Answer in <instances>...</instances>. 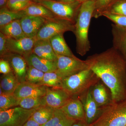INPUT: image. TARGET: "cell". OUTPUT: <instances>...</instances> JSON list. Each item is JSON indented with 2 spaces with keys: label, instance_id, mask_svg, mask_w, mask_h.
Here are the masks:
<instances>
[{
  "label": "cell",
  "instance_id": "6da1fadb",
  "mask_svg": "<svg viewBox=\"0 0 126 126\" xmlns=\"http://www.w3.org/2000/svg\"><path fill=\"white\" fill-rule=\"evenodd\" d=\"M89 66L110 90L113 102L126 100V62L113 47L89 56Z\"/></svg>",
  "mask_w": 126,
  "mask_h": 126
},
{
  "label": "cell",
  "instance_id": "7a4b0ae2",
  "mask_svg": "<svg viewBox=\"0 0 126 126\" xmlns=\"http://www.w3.org/2000/svg\"><path fill=\"white\" fill-rule=\"evenodd\" d=\"M94 1H84L81 3L74 24L73 33L76 38L77 53L84 56L90 50L91 46L88 38L90 21L94 8Z\"/></svg>",
  "mask_w": 126,
  "mask_h": 126
},
{
  "label": "cell",
  "instance_id": "3957f363",
  "mask_svg": "<svg viewBox=\"0 0 126 126\" xmlns=\"http://www.w3.org/2000/svg\"><path fill=\"white\" fill-rule=\"evenodd\" d=\"M90 68L62 79L61 88L72 97H78L100 81Z\"/></svg>",
  "mask_w": 126,
  "mask_h": 126
},
{
  "label": "cell",
  "instance_id": "277c9868",
  "mask_svg": "<svg viewBox=\"0 0 126 126\" xmlns=\"http://www.w3.org/2000/svg\"><path fill=\"white\" fill-rule=\"evenodd\" d=\"M126 100L101 108L97 119L90 126H126Z\"/></svg>",
  "mask_w": 126,
  "mask_h": 126
},
{
  "label": "cell",
  "instance_id": "5b68a950",
  "mask_svg": "<svg viewBox=\"0 0 126 126\" xmlns=\"http://www.w3.org/2000/svg\"><path fill=\"white\" fill-rule=\"evenodd\" d=\"M45 6L57 18L74 25L82 2L67 3L53 0H36L33 1Z\"/></svg>",
  "mask_w": 126,
  "mask_h": 126
},
{
  "label": "cell",
  "instance_id": "8992f818",
  "mask_svg": "<svg viewBox=\"0 0 126 126\" xmlns=\"http://www.w3.org/2000/svg\"><path fill=\"white\" fill-rule=\"evenodd\" d=\"M57 56V69L55 72L62 79L89 68L86 60H81L76 56Z\"/></svg>",
  "mask_w": 126,
  "mask_h": 126
},
{
  "label": "cell",
  "instance_id": "52a82bcc",
  "mask_svg": "<svg viewBox=\"0 0 126 126\" xmlns=\"http://www.w3.org/2000/svg\"><path fill=\"white\" fill-rule=\"evenodd\" d=\"M74 25L59 18L47 20L35 37V40L49 39L53 36L64 34L65 32H73Z\"/></svg>",
  "mask_w": 126,
  "mask_h": 126
},
{
  "label": "cell",
  "instance_id": "ba28073f",
  "mask_svg": "<svg viewBox=\"0 0 126 126\" xmlns=\"http://www.w3.org/2000/svg\"><path fill=\"white\" fill-rule=\"evenodd\" d=\"M35 110L25 109L18 106L0 111V126H23Z\"/></svg>",
  "mask_w": 126,
  "mask_h": 126
},
{
  "label": "cell",
  "instance_id": "9c48e42d",
  "mask_svg": "<svg viewBox=\"0 0 126 126\" xmlns=\"http://www.w3.org/2000/svg\"><path fill=\"white\" fill-rule=\"evenodd\" d=\"M34 38L25 37L19 39L7 38L6 47L9 53L17 54L23 57L32 53Z\"/></svg>",
  "mask_w": 126,
  "mask_h": 126
},
{
  "label": "cell",
  "instance_id": "30bf717a",
  "mask_svg": "<svg viewBox=\"0 0 126 126\" xmlns=\"http://www.w3.org/2000/svg\"><path fill=\"white\" fill-rule=\"evenodd\" d=\"M72 98L62 88L48 87L44 96L46 105L54 109L61 108Z\"/></svg>",
  "mask_w": 126,
  "mask_h": 126
},
{
  "label": "cell",
  "instance_id": "8fae6325",
  "mask_svg": "<svg viewBox=\"0 0 126 126\" xmlns=\"http://www.w3.org/2000/svg\"><path fill=\"white\" fill-rule=\"evenodd\" d=\"M91 88L78 97L83 104L85 121L89 125L97 119L101 110V108L98 106L93 98L91 93Z\"/></svg>",
  "mask_w": 126,
  "mask_h": 126
},
{
  "label": "cell",
  "instance_id": "7c38bea8",
  "mask_svg": "<svg viewBox=\"0 0 126 126\" xmlns=\"http://www.w3.org/2000/svg\"><path fill=\"white\" fill-rule=\"evenodd\" d=\"M2 59L9 61L12 70L19 83L25 82L27 65L23 56L17 54L10 53Z\"/></svg>",
  "mask_w": 126,
  "mask_h": 126
},
{
  "label": "cell",
  "instance_id": "4fadbf2b",
  "mask_svg": "<svg viewBox=\"0 0 126 126\" xmlns=\"http://www.w3.org/2000/svg\"><path fill=\"white\" fill-rule=\"evenodd\" d=\"M46 89V86L33 84L25 81L19 84L13 94L20 99L28 97H43L45 96Z\"/></svg>",
  "mask_w": 126,
  "mask_h": 126
},
{
  "label": "cell",
  "instance_id": "5bb4252c",
  "mask_svg": "<svg viewBox=\"0 0 126 126\" xmlns=\"http://www.w3.org/2000/svg\"><path fill=\"white\" fill-rule=\"evenodd\" d=\"M47 20L38 16L25 15L20 20L22 29L26 36L35 38Z\"/></svg>",
  "mask_w": 126,
  "mask_h": 126
},
{
  "label": "cell",
  "instance_id": "9a60e30c",
  "mask_svg": "<svg viewBox=\"0 0 126 126\" xmlns=\"http://www.w3.org/2000/svg\"><path fill=\"white\" fill-rule=\"evenodd\" d=\"M60 109L65 115L71 119L75 121H85L83 104L78 97L72 98Z\"/></svg>",
  "mask_w": 126,
  "mask_h": 126
},
{
  "label": "cell",
  "instance_id": "2e32d148",
  "mask_svg": "<svg viewBox=\"0 0 126 126\" xmlns=\"http://www.w3.org/2000/svg\"><path fill=\"white\" fill-rule=\"evenodd\" d=\"M24 57L27 66L33 67L44 73L55 72L57 69L56 61H50L40 58L32 53Z\"/></svg>",
  "mask_w": 126,
  "mask_h": 126
},
{
  "label": "cell",
  "instance_id": "e0dca14e",
  "mask_svg": "<svg viewBox=\"0 0 126 126\" xmlns=\"http://www.w3.org/2000/svg\"><path fill=\"white\" fill-rule=\"evenodd\" d=\"M112 47L121 55L126 62V27L112 24Z\"/></svg>",
  "mask_w": 126,
  "mask_h": 126
},
{
  "label": "cell",
  "instance_id": "ac0fdd59",
  "mask_svg": "<svg viewBox=\"0 0 126 126\" xmlns=\"http://www.w3.org/2000/svg\"><path fill=\"white\" fill-rule=\"evenodd\" d=\"M32 53L50 61H56L57 60V55L53 49L49 39L35 41Z\"/></svg>",
  "mask_w": 126,
  "mask_h": 126
},
{
  "label": "cell",
  "instance_id": "d6986e66",
  "mask_svg": "<svg viewBox=\"0 0 126 126\" xmlns=\"http://www.w3.org/2000/svg\"><path fill=\"white\" fill-rule=\"evenodd\" d=\"M91 93L99 108L106 107L112 102L111 95L109 94L105 86L99 81L91 88Z\"/></svg>",
  "mask_w": 126,
  "mask_h": 126
},
{
  "label": "cell",
  "instance_id": "ffe728a7",
  "mask_svg": "<svg viewBox=\"0 0 126 126\" xmlns=\"http://www.w3.org/2000/svg\"><path fill=\"white\" fill-rule=\"evenodd\" d=\"M23 11L26 15L38 16L47 20L58 18L45 6L35 2H33Z\"/></svg>",
  "mask_w": 126,
  "mask_h": 126
},
{
  "label": "cell",
  "instance_id": "44dd1931",
  "mask_svg": "<svg viewBox=\"0 0 126 126\" xmlns=\"http://www.w3.org/2000/svg\"><path fill=\"white\" fill-rule=\"evenodd\" d=\"M0 30L8 38L19 39L27 37L22 29L20 19L14 21L0 27Z\"/></svg>",
  "mask_w": 126,
  "mask_h": 126
},
{
  "label": "cell",
  "instance_id": "7402d4cb",
  "mask_svg": "<svg viewBox=\"0 0 126 126\" xmlns=\"http://www.w3.org/2000/svg\"><path fill=\"white\" fill-rule=\"evenodd\" d=\"M19 84L18 79L12 71L7 74H3L0 78V94H13Z\"/></svg>",
  "mask_w": 126,
  "mask_h": 126
},
{
  "label": "cell",
  "instance_id": "603a6c76",
  "mask_svg": "<svg viewBox=\"0 0 126 126\" xmlns=\"http://www.w3.org/2000/svg\"><path fill=\"white\" fill-rule=\"evenodd\" d=\"M52 48L56 55L73 56V54L65 42L63 34L56 35L49 39Z\"/></svg>",
  "mask_w": 126,
  "mask_h": 126
},
{
  "label": "cell",
  "instance_id": "cb8c5ba5",
  "mask_svg": "<svg viewBox=\"0 0 126 126\" xmlns=\"http://www.w3.org/2000/svg\"><path fill=\"white\" fill-rule=\"evenodd\" d=\"M76 121L68 117L61 109H57L50 120L41 126H72Z\"/></svg>",
  "mask_w": 126,
  "mask_h": 126
},
{
  "label": "cell",
  "instance_id": "d4e9b609",
  "mask_svg": "<svg viewBox=\"0 0 126 126\" xmlns=\"http://www.w3.org/2000/svg\"><path fill=\"white\" fill-rule=\"evenodd\" d=\"M55 110L47 105L42 106L36 109L31 118L42 126L52 118Z\"/></svg>",
  "mask_w": 126,
  "mask_h": 126
},
{
  "label": "cell",
  "instance_id": "484cf974",
  "mask_svg": "<svg viewBox=\"0 0 126 126\" xmlns=\"http://www.w3.org/2000/svg\"><path fill=\"white\" fill-rule=\"evenodd\" d=\"M25 15L23 11H12L6 7L1 9L0 10V27L14 21L20 19Z\"/></svg>",
  "mask_w": 126,
  "mask_h": 126
},
{
  "label": "cell",
  "instance_id": "4316f807",
  "mask_svg": "<svg viewBox=\"0 0 126 126\" xmlns=\"http://www.w3.org/2000/svg\"><path fill=\"white\" fill-rule=\"evenodd\" d=\"M46 105L44 96L31 97L21 99L19 107L25 109H35Z\"/></svg>",
  "mask_w": 126,
  "mask_h": 126
},
{
  "label": "cell",
  "instance_id": "83f0119b",
  "mask_svg": "<svg viewBox=\"0 0 126 126\" xmlns=\"http://www.w3.org/2000/svg\"><path fill=\"white\" fill-rule=\"evenodd\" d=\"M20 99L14 94H0V111H3L19 106Z\"/></svg>",
  "mask_w": 126,
  "mask_h": 126
},
{
  "label": "cell",
  "instance_id": "f1b7e54d",
  "mask_svg": "<svg viewBox=\"0 0 126 126\" xmlns=\"http://www.w3.org/2000/svg\"><path fill=\"white\" fill-rule=\"evenodd\" d=\"M62 78L55 72L45 73L39 85L50 87L61 88Z\"/></svg>",
  "mask_w": 126,
  "mask_h": 126
},
{
  "label": "cell",
  "instance_id": "f546056e",
  "mask_svg": "<svg viewBox=\"0 0 126 126\" xmlns=\"http://www.w3.org/2000/svg\"><path fill=\"white\" fill-rule=\"evenodd\" d=\"M119 0H96L93 18H98Z\"/></svg>",
  "mask_w": 126,
  "mask_h": 126
},
{
  "label": "cell",
  "instance_id": "4dcf8cb0",
  "mask_svg": "<svg viewBox=\"0 0 126 126\" xmlns=\"http://www.w3.org/2000/svg\"><path fill=\"white\" fill-rule=\"evenodd\" d=\"M45 73L35 68L27 66L26 81L30 83L39 85L43 80Z\"/></svg>",
  "mask_w": 126,
  "mask_h": 126
},
{
  "label": "cell",
  "instance_id": "1f68e13d",
  "mask_svg": "<svg viewBox=\"0 0 126 126\" xmlns=\"http://www.w3.org/2000/svg\"><path fill=\"white\" fill-rule=\"evenodd\" d=\"M34 2L33 0H9L6 7L12 11H21Z\"/></svg>",
  "mask_w": 126,
  "mask_h": 126
},
{
  "label": "cell",
  "instance_id": "d6a6232c",
  "mask_svg": "<svg viewBox=\"0 0 126 126\" xmlns=\"http://www.w3.org/2000/svg\"><path fill=\"white\" fill-rule=\"evenodd\" d=\"M105 12L126 16V0H119Z\"/></svg>",
  "mask_w": 126,
  "mask_h": 126
},
{
  "label": "cell",
  "instance_id": "836d02e7",
  "mask_svg": "<svg viewBox=\"0 0 126 126\" xmlns=\"http://www.w3.org/2000/svg\"><path fill=\"white\" fill-rule=\"evenodd\" d=\"M102 16L106 17L114 23V24L121 27H126V16L104 12Z\"/></svg>",
  "mask_w": 126,
  "mask_h": 126
},
{
  "label": "cell",
  "instance_id": "e575fe53",
  "mask_svg": "<svg viewBox=\"0 0 126 126\" xmlns=\"http://www.w3.org/2000/svg\"><path fill=\"white\" fill-rule=\"evenodd\" d=\"M7 37L1 32H0V59H4L10 53L6 47Z\"/></svg>",
  "mask_w": 126,
  "mask_h": 126
},
{
  "label": "cell",
  "instance_id": "d590c367",
  "mask_svg": "<svg viewBox=\"0 0 126 126\" xmlns=\"http://www.w3.org/2000/svg\"><path fill=\"white\" fill-rule=\"evenodd\" d=\"M11 67L9 61L6 60L0 59V73L6 74L11 72Z\"/></svg>",
  "mask_w": 126,
  "mask_h": 126
},
{
  "label": "cell",
  "instance_id": "8d00e7d4",
  "mask_svg": "<svg viewBox=\"0 0 126 126\" xmlns=\"http://www.w3.org/2000/svg\"><path fill=\"white\" fill-rule=\"evenodd\" d=\"M23 126H41L31 117L24 124Z\"/></svg>",
  "mask_w": 126,
  "mask_h": 126
},
{
  "label": "cell",
  "instance_id": "74e56055",
  "mask_svg": "<svg viewBox=\"0 0 126 126\" xmlns=\"http://www.w3.org/2000/svg\"><path fill=\"white\" fill-rule=\"evenodd\" d=\"M72 126H90L85 121H76Z\"/></svg>",
  "mask_w": 126,
  "mask_h": 126
},
{
  "label": "cell",
  "instance_id": "f35d334b",
  "mask_svg": "<svg viewBox=\"0 0 126 126\" xmlns=\"http://www.w3.org/2000/svg\"><path fill=\"white\" fill-rule=\"evenodd\" d=\"M58 1L67 3H73L77 2H83L82 0H58Z\"/></svg>",
  "mask_w": 126,
  "mask_h": 126
},
{
  "label": "cell",
  "instance_id": "ab89813d",
  "mask_svg": "<svg viewBox=\"0 0 126 126\" xmlns=\"http://www.w3.org/2000/svg\"><path fill=\"white\" fill-rule=\"evenodd\" d=\"M9 0H0V9L6 7V5Z\"/></svg>",
  "mask_w": 126,
  "mask_h": 126
},
{
  "label": "cell",
  "instance_id": "60d3db41",
  "mask_svg": "<svg viewBox=\"0 0 126 126\" xmlns=\"http://www.w3.org/2000/svg\"><path fill=\"white\" fill-rule=\"evenodd\" d=\"M82 0L83 2V1H84L88 0ZM90 0L94 1H95L96 0Z\"/></svg>",
  "mask_w": 126,
  "mask_h": 126
},
{
  "label": "cell",
  "instance_id": "b9f144b4",
  "mask_svg": "<svg viewBox=\"0 0 126 126\" xmlns=\"http://www.w3.org/2000/svg\"><path fill=\"white\" fill-rule=\"evenodd\" d=\"M33 0V1L36 0Z\"/></svg>",
  "mask_w": 126,
  "mask_h": 126
},
{
  "label": "cell",
  "instance_id": "7bdbcfd3",
  "mask_svg": "<svg viewBox=\"0 0 126 126\" xmlns=\"http://www.w3.org/2000/svg\"></svg>",
  "mask_w": 126,
  "mask_h": 126
}]
</instances>
